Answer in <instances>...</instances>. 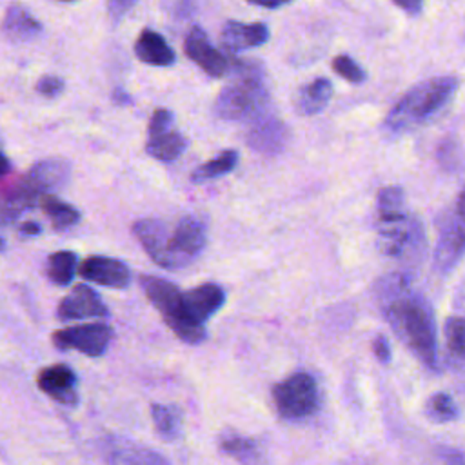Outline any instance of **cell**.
<instances>
[{"label": "cell", "instance_id": "1", "mask_svg": "<svg viewBox=\"0 0 465 465\" xmlns=\"http://www.w3.org/2000/svg\"><path fill=\"white\" fill-rule=\"evenodd\" d=\"M378 303L400 341L425 367H436V325L429 302L403 274H389L378 283Z\"/></svg>", "mask_w": 465, "mask_h": 465}, {"label": "cell", "instance_id": "2", "mask_svg": "<svg viewBox=\"0 0 465 465\" xmlns=\"http://www.w3.org/2000/svg\"><path fill=\"white\" fill-rule=\"evenodd\" d=\"M232 80L220 91L214 113L222 120H251L269 109V93L263 69L252 60L229 62Z\"/></svg>", "mask_w": 465, "mask_h": 465}, {"label": "cell", "instance_id": "3", "mask_svg": "<svg viewBox=\"0 0 465 465\" xmlns=\"http://www.w3.org/2000/svg\"><path fill=\"white\" fill-rule=\"evenodd\" d=\"M378 247L389 256H407L423 240L420 222L405 211L403 191L398 185L383 187L376 196Z\"/></svg>", "mask_w": 465, "mask_h": 465}, {"label": "cell", "instance_id": "4", "mask_svg": "<svg viewBox=\"0 0 465 465\" xmlns=\"http://www.w3.org/2000/svg\"><path fill=\"white\" fill-rule=\"evenodd\" d=\"M456 89L458 78L454 76L429 78L414 85L389 111L385 127L391 133H405L430 122L440 111L445 109Z\"/></svg>", "mask_w": 465, "mask_h": 465}, {"label": "cell", "instance_id": "5", "mask_svg": "<svg viewBox=\"0 0 465 465\" xmlns=\"http://www.w3.org/2000/svg\"><path fill=\"white\" fill-rule=\"evenodd\" d=\"M140 285L145 292V296L149 298V302L160 311V314L163 316L165 323L173 329V332L183 340L185 343L196 345L202 343L205 340V327L193 322L185 311H183V303H182V292L180 289L158 276H149L143 274L140 276Z\"/></svg>", "mask_w": 465, "mask_h": 465}, {"label": "cell", "instance_id": "6", "mask_svg": "<svg viewBox=\"0 0 465 465\" xmlns=\"http://www.w3.org/2000/svg\"><path fill=\"white\" fill-rule=\"evenodd\" d=\"M276 411L285 420H303L318 411L320 391L307 372H294L272 387Z\"/></svg>", "mask_w": 465, "mask_h": 465}, {"label": "cell", "instance_id": "7", "mask_svg": "<svg viewBox=\"0 0 465 465\" xmlns=\"http://www.w3.org/2000/svg\"><path fill=\"white\" fill-rule=\"evenodd\" d=\"M207 242V227L198 216H183L167 234L165 269H180L189 265L203 251Z\"/></svg>", "mask_w": 465, "mask_h": 465}, {"label": "cell", "instance_id": "8", "mask_svg": "<svg viewBox=\"0 0 465 465\" xmlns=\"http://www.w3.org/2000/svg\"><path fill=\"white\" fill-rule=\"evenodd\" d=\"M465 252V189L456 198L452 211L443 222L434 251V265L450 271Z\"/></svg>", "mask_w": 465, "mask_h": 465}, {"label": "cell", "instance_id": "9", "mask_svg": "<svg viewBox=\"0 0 465 465\" xmlns=\"http://www.w3.org/2000/svg\"><path fill=\"white\" fill-rule=\"evenodd\" d=\"M187 147L185 136L174 129V114L169 109H156L149 122L145 151L160 162L176 160Z\"/></svg>", "mask_w": 465, "mask_h": 465}, {"label": "cell", "instance_id": "10", "mask_svg": "<svg viewBox=\"0 0 465 465\" xmlns=\"http://www.w3.org/2000/svg\"><path fill=\"white\" fill-rule=\"evenodd\" d=\"M113 340V329L107 323L93 322L60 329L53 334V343L60 351L76 349L87 356H102Z\"/></svg>", "mask_w": 465, "mask_h": 465}, {"label": "cell", "instance_id": "11", "mask_svg": "<svg viewBox=\"0 0 465 465\" xmlns=\"http://www.w3.org/2000/svg\"><path fill=\"white\" fill-rule=\"evenodd\" d=\"M69 163L60 158H45L36 162L24 178V187L42 200L54 191H60L69 180Z\"/></svg>", "mask_w": 465, "mask_h": 465}, {"label": "cell", "instance_id": "12", "mask_svg": "<svg viewBox=\"0 0 465 465\" xmlns=\"http://www.w3.org/2000/svg\"><path fill=\"white\" fill-rule=\"evenodd\" d=\"M183 49L185 54L211 76H223L229 71V60L209 42L205 31L198 25L189 29Z\"/></svg>", "mask_w": 465, "mask_h": 465}, {"label": "cell", "instance_id": "13", "mask_svg": "<svg viewBox=\"0 0 465 465\" xmlns=\"http://www.w3.org/2000/svg\"><path fill=\"white\" fill-rule=\"evenodd\" d=\"M56 314L60 320H84V318H105L109 314L105 303L89 285L80 283L62 298Z\"/></svg>", "mask_w": 465, "mask_h": 465}, {"label": "cell", "instance_id": "14", "mask_svg": "<svg viewBox=\"0 0 465 465\" xmlns=\"http://www.w3.org/2000/svg\"><path fill=\"white\" fill-rule=\"evenodd\" d=\"M78 272L87 282H94L98 285L113 287V289H124L131 282L129 267L116 258H107V256L85 258L78 265Z\"/></svg>", "mask_w": 465, "mask_h": 465}, {"label": "cell", "instance_id": "15", "mask_svg": "<svg viewBox=\"0 0 465 465\" xmlns=\"http://www.w3.org/2000/svg\"><path fill=\"white\" fill-rule=\"evenodd\" d=\"M287 138L285 125L267 109L249 120L247 143L260 153H278Z\"/></svg>", "mask_w": 465, "mask_h": 465}, {"label": "cell", "instance_id": "16", "mask_svg": "<svg viewBox=\"0 0 465 465\" xmlns=\"http://www.w3.org/2000/svg\"><path fill=\"white\" fill-rule=\"evenodd\" d=\"M36 383L40 391L64 405H74L78 401L76 394V374L71 367L64 363H56L40 371Z\"/></svg>", "mask_w": 465, "mask_h": 465}, {"label": "cell", "instance_id": "17", "mask_svg": "<svg viewBox=\"0 0 465 465\" xmlns=\"http://www.w3.org/2000/svg\"><path fill=\"white\" fill-rule=\"evenodd\" d=\"M225 302V291L216 283H202L187 292H182V303L185 314L203 325Z\"/></svg>", "mask_w": 465, "mask_h": 465}, {"label": "cell", "instance_id": "18", "mask_svg": "<svg viewBox=\"0 0 465 465\" xmlns=\"http://www.w3.org/2000/svg\"><path fill=\"white\" fill-rule=\"evenodd\" d=\"M269 40V29L265 24H243L229 20L222 29V44L229 53L258 47Z\"/></svg>", "mask_w": 465, "mask_h": 465}, {"label": "cell", "instance_id": "19", "mask_svg": "<svg viewBox=\"0 0 465 465\" xmlns=\"http://www.w3.org/2000/svg\"><path fill=\"white\" fill-rule=\"evenodd\" d=\"M218 447L223 454L234 458L240 465H267V456L262 445L234 430H223L218 436Z\"/></svg>", "mask_w": 465, "mask_h": 465}, {"label": "cell", "instance_id": "20", "mask_svg": "<svg viewBox=\"0 0 465 465\" xmlns=\"http://www.w3.org/2000/svg\"><path fill=\"white\" fill-rule=\"evenodd\" d=\"M134 54L140 62L149 65H158V67L173 65L176 60L174 51L165 42V38L153 29H143L138 35L134 42Z\"/></svg>", "mask_w": 465, "mask_h": 465}, {"label": "cell", "instance_id": "21", "mask_svg": "<svg viewBox=\"0 0 465 465\" xmlns=\"http://www.w3.org/2000/svg\"><path fill=\"white\" fill-rule=\"evenodd\" d=\"M40 22L22 5L13 4L7 7L2 20V33L11 40H29L40 35Z\"/></svg>", "mask_w": 465, "mask_h": 465}, {"label": "cell", "instance_id": "22", "mask_svg": "<svg viewBox=\"0 0 465 465\" xmlns=\"http://www.w3.org/2000/svg\"><path fill=\"white\" fill-rule=\"evenodd\" d=\"M331 94L332 84L327 78H316L300 89L296 96V111L305 116L316 114L329 104Z\"/></svg>", "mask_w": 465, "mask_h": 465}, {"label": "cell", "instance_id": "23", "mask_svg": "<svg viewBox=\"0 0 465 465\" xmlns=\"http://www.w3.org/2000/svg\"><path fill=\"white\" fill-rule=\"evenodd\" d=\"M109 460L113 465H169L154 450L138 447L129 441H118L109 445Z\"/></svg>", "mask_w": 465, "mask_h": 465}, {"label": "cell", "instance_id": "24", "mask_svg": "<svg viewBox=\"0 0 465 465\" xmlns=\"http://www.w3.org/2000/svg\"><path fill=\"white\" fill-rule=\"evenodd\" d=\"M151 416L154 421L156 432L167 440L174 441L182 436L183 430V414L178 405H165V403H153Z\"/></svg>", "mask_w": 465, "mask_h": 465}, {"label": "cell", "instance_id": "25", "mask_svg": "<svg viewBox=\"0 0 465 465\" xmlns=\"http://www.w3.org/2000/svg\"><path fill=\"white\" fill-rule=\"evenodd\" d=\"M36 203H40V200L35 194H31L24 187V183H20L15 189H7L0 193V225L15 222L20 216V213H24L25 209Z\"/></svg>", "mask_w": 465, "mask_h": 465}, {"label": "cell", "instance_id": "26", "mask_svg": "<svg viewBox=\"0 0 465 465\" xmlns=\"http://www.w3.org/2000/svg\"><path fill=\"white\" fill-rule=\"evenodd\" d=\"M447 352L456 367L465 371V318L452 316L443 325Z\"/></svg>", "mask_w": 465, "mask_h": 465}, {"label": "cell", "instance_id": "27", "mask_svg": "<svg viewBox=\"0 0 465 465\" xmlns=\"http://www.w3.org/2000/svg\"><path fill=\"white\" fill-rule=\"evenodd\" d=\"M42 207V211L45 213V216L51 220L53 227L62 231V229H67L71 225H74L78 220H80V213L76 207L58 200L56 196L53 194H47L40 200L38 203Z\"/></svg>", "mask_w": 465, "mask_h": 465}, {"label": "cell", "instance_id": "28", "mask_svg": "<svg viewBox=\"0 0 465 465\" xmlns=\"http://www.w3.org/2000/svg\"><path fill=\"white\" fill-rule=\"evenodd\" d=\"M78 271V258L73 251H56L47 260V276L56 285L71 283Z\"/></svg>", "mask_w": 465, "mask_h": 465}, {"label": "cell", "instance_id": "29", "mask_svg": "<svg viewBox=\"0 0 465 465\" xmlns=\"http://www.w3.org/2000/svg\"><path fill=\"white\" fill-rule=\"evenodd\" d=\"M238 160H240V156L234 149L223 151L216 158H213V160L202 163L200 167H196L191 174V182H205V180H211V178L223 176V174L231 173L236 167Z\"/></svg>", "mask_w": 465, "mask_h": 465}, {"label": "cell", "instance_id": "30", "mask_svg": "<svg viewBox=\"0 0 465 465\" xmlns=\"http://www.w3.org/2000/svg\"><path fill=\"white\" fill-rule=\"evenodd\" d=\"M425 414L432 420V421H438V423H443V421H450L456 418L458 411H456V405H454V400L445 394V392H436L432 394L427 403H425Z\"/></svg>", "mask_w": 465, "mask_h": 465}, {"label": "cell", "instance_id": "31", "mask_svg": "<svg viewBox=\"0 0 465 465\" xmlns=\"http://www.w3.org/2000/svg\"><path fill=\"white\" fill-rule=\"evenodd\" d=\"M332 69L345 80L352 82V84H360L365 78V71L351 58L345 54H340L332 60Z\"/></svg>", "mask_w": 465, "mask_h": 465}, {"label": "cell", "instance_id": "32", "mask_svg": "<svg viewBox=\"0 0 465 465\" xmlns=\"http://www.w3.org/2000/svg\"><path fill=\"white\" fill-rule=\"evenodd\" d=\"M163 9L173 18H187L196 11V0H163Z\"/></svg>", "mask_w": 465, "mask_h": 465}, {"label": "cell", "instance_id": "33", "mask_svg": "<svg viewBox=\"0 0 465 465\" xmlns=\"http://www.w3.org/2000/svg\"><path fill=\"white\" fill-rule=\"evenodd\" d=\"M64 80L54 74H45L36 82V91L44 96H58L64 91Z\"/></svg>", "mask_w": 465, "mask_h": 465}, {"label": "cell", "instance_id": "34", "mask_svg": "<svg viewBox=\"0 0 465 465\" xmlns=\"http://www.w3.org/2000/svg\"><path fill=\"white\" fill-rule=\"evenodd\" d=\"M134 4H136V0H107V13H109L113 24H118L120 18H124Z\"/></svg>", "mask_w": 465, "mask_h": 465}, {"label": "cell", "instance_id": "35", "mask_svg": "<svg viewBox=\"0 0 465 465\" xmlns=\"http://www.w3.org/2000/svg\"><path fill=\"white\" fill-rule=\"evenodd\" d=\"M372 349H374V354L380 361L387 363L391 360V349H389V341L383 338V336H378L372 343Z\"/></svg>", "mask_w": 465, "mask_h": 465}, {"label": "cell", "instance_id": "36", "mask_svg": "<svg viewBox=\"0 0 465 465\" xmlns=\"http://www.w3.org/2000/svg\"><path fill=\"white\" fill-rule=\"evenodd\" d=\"M392 2L409 15H418L421 11V4H423V0H392Z\"/></svg>", "mask_w": 465, "mask_h": 465}, {"label": "cell", "instance_id": "37", "mask_svg": "<svg viewBox=\"0 0 465 465\" xmlns=\"http://www.w3.org/2000/svg\"><path fill=\"white\" fill-rule=\"evenodd\" d=\"M251 4L254 5H262V7H269V9H274V7H280L283 4H289L291 0H249Z\"/></svg>", "mask_w": 465, "mask_h": 465}, {"label": "cell", "instance_id": "38", "mask_svg": "<svg viewBox=\"0 0 465 465\" xmlns=\"http://www.w3.org/2000/svg\"><path fill=\"white\" fill-rule=\"evenodd\" d=\"M20 231L24 232V234H38L42 229H40V225L36 223V222H24L22 225H20Z\"/></svg>", "mask_w": 465, "mask_h": 465}, {"label": "cell", "instance_id": "39", "mask_svg": "<svg viewBox=\"0 0 465 465\" xmlns=\"http://www.w3.org/2000/svg\"><path fill=\"white\" fill-rule=\"evenodd\" d=\"M113 98H114V102H118V104H131V98H129L127 93L122 91V89H114Z\"/></svg>", "mask_w": 465, "mask_h": 465}, {"label": "cell", "instance_id": "40", "mask_svg": "<svg viewBox=\"0 0 465 465\" xmlns=\"http://www.w3.org/2000/svg\"><path fill=\"white\" fill-rule=\"evenodd\" d=\"M9 169H11V162H9V158H7L4 153H0V178H2L4 174H7V173H9Z\"/></svg>", "mask_w": 465, "mask_h": 465}, {"label": "cell", "instance_id": "41", "mask_svg": "<svg viewBox=\"0 0 465 465\" xmlns=\"http://www.w3.org/2000/svg\"><path fill=\"white\" fill-rule=\"evenodd\" d=\"M2 249H4V240L0 238V251H2Z\"/></svg>", "mask_w": 465, "mask_h": 465}, {"label": "cell", "instance_id": "42", "mask_svg": "<svg viewBox=\"0 0 465 465\" xmlns=\"http://www.w3.org/2000/svg\"><path fill=\"white\" fill-rule=\"evenodd\" d=\"M64 2H71V0H64Z\"/></svg>", "mask_w": 465, "mask_h": 465}]
</instances>
